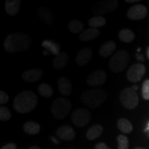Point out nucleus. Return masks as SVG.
<instances>
[{"label": "nucleus", "mask_w": 149, "mask_h": 149, "mask_svg": "<svg viewBox=\"0 0 149 149\" xmlns=\"http://www.w3.org/2000/svg\"><path fill=\"white\" fill-rule=\"evenodd\" d=\"M32 39L28 35L17 32L12 33L6 37L3 42V47L7 52L17 53L23 51H27L31 47Z\"/></svg>", "instance_id": "nucleus-1"}, {"label": "nucleus", "mask_w": 149, "mask_h": 149, "mask_svg": "<svg viewBox=\"0 0 149 149\" xmlns=\"http://www.w3.org/2000/svg\"><path fill=\"white\" fill-rule=\"evenodd\" d=\"M38 99L37 95L31 91H23L14 98L13 107L17 113H27L37 107Z\"/></svg>", "instance_id": "nucleus-2"}, {"label": "nucleus", "mask_w": 149, "mask_h": 149, "mask_svg": "<svg viewBox=\"0 0 149 149\" xmlns=\"http://www.w3.org/2000/svg\"><path fill=\"white\" fill-rule=\"evenodd\" d=\"M108 94L102 89H92L83 92L80 95V100L91 109H97L107 100Z\"/></svg>", "instance_id": "nucleus-3"}, {"label": "nucleus", "mask_w": 149, "mask_h": 149, "mask_svg": "<svg viewBox=\"0 0 149 149\" xmlns=\"http://www.w3.org/2000/svg\"><path fill=\"white\" fill-rule=\"evenodd\" d=\"M130 56L127 51L121 50L114 54L110 59L109 67L113 73H120L128 65Z\"/></svg>", "instance_id": "nucleus-4"}, {"label": "nucleus", "mask_w": 149, "mask_h": 149, "mask_svg": "<svg viewBox=\"0 0 149 149\" xmlns=\"http://www.w3.org/2000/svg\"><path fill=\"white\" fill-rule=\"evenodd\" d=\"M71 109V103L70 100L59 98L54 100L51 105V111L53 114L54 118L56 119H63L69 114L70 110Z\"/></svg>", "instance_id": "nucleus-5"}, {"label": "nucleus", "mask_w": 149, "mask_h": 149, "mask_svg": "<svg viewBox=\"0 0 149 149\" xmlns=\"http://www.w3.org/2000/svg\"><path fill=\"white\" fill-rule=\"evenodd\" d=\"M120 101L126 109H133L139 104V96L133 88L127 87L120 93Z\"/></svg>", "instance_id": "nucleus-6"}, {"label": "nucleus", "mask_w": 149, "mask_h": 149, "mask_svg": "<svg viewBox=\"0 0 149 149\" xmlns=\"http://www.w3.org/2000/svg\"><path fill=\"white\" fill-rule=\"evenodd\" d=\"M91 119V114L90 111L85 108H80L75 109L71 113L72 123L78 128H84Z\"/></svg>", "instance_id": "nucleus-7"}, {"label": "nucleus", "mask_w": 149, "mask_h": 149, "mask_svg": "<svg viewBox=\"0 0 149 149\" xmlns=\"http://www.w3.org/2000/svg\"><path fill=\"white\" fill-rule=\"evenodd\" d=\"M118 2L116 0H106L96 3L92 8V13L95 16H102L112 13L117 8Z\"/></svg>", "instance_id": "nucleus-8"}, {"label": "nucleus", "mask_w": 149, "mask_h": 149, "mask_svg": "<svg viewBox=\"0 0 149 149\" xmlns=\"http://www.w3.org/2000/svg\"><path fill=\"white\" fill-rule=\"evenodd\" d=\"M146 73V67L141 63H136L130 66L127 72V79L132 83H137L142 80Z\"/></svg>", "instance_id": "nucleus-9"}, {"label": "nucleus", "mask_w": 149, "mask_h": 149, "mask_svg": "<svg viewBox=\"0 0 149 149\" xmlns=\"http://www.w3.org/2000/svg\"><path fill=\"white\" fill-rule=\"evenodd\" d=\"M107 80L106 72L103 70H96L88 75L87 85L91 87H99L103 85Z\"/></svg>", "instance_id": "nucleus-10"}, {"label": "nucleus", "mask_w": 149, "mask_h": 149, "mask_svg": "<svg viewBox=\"0 0 149 149\" xmlns=\"http://www.w3.org/2000/svg\"><path fill=\"white\" fill-rule=\"evenodd\" d=\"M148 14V9L145 6L142 4H137L131 7L127 12L128 18L134 21L142 20L146 17Z\"/></svg>", "instance_id": "nucleus-11"}, {"label": "nucleus", "mask_w": 149, "mask_h": 149, "mask_svg": "<svg viewBox=\"0 0 149 149\" xmlns=\"http://www.w3.org/2000/svg\"><path fill=\"white\" fill-rule=\"evenodd\" d=\"M43 76V70L40 68L27 70L22 74V78L27 83H34L42 79Z\"/></svg>", "instance_id": "nucleus-12"}, {"label": "nucleus", "mask_w": 149, "mask_h": 149, "mask_svg": "<svg viewBox=\"0 0 149 149\" xmlns=\"http://www.w3.org/2000/svg\"><path fill=\"white\" fill-rule=\"evenodd\" d=\"M92 50L89 47H84L79 51V52L76 55L75 61L76 64L80 66H83L87 65L92 58Z\"/></svg>", "instance_id": "nucleus-13"}, {"label": "nucleus", "mask_w": 149, "mask_h": 149, "mask_svg": "<svg viewBox=\"0 0 149 149\" xmlns=\"http://www.w3.org/2000/svg\"><path fill=\"white\" fill-rule=\"evenodd\" d=\"M56 136L65 141H71L75 137V132L69 125H63L56 130Z\"/></svg>", "instance_id": "nucleus-14"}, {"label": "nucleus", "mask_w": 149, "mask_h": 149, "mask_svg": "<svg viewBox=\"0 0 149 149\" xmlns=\"http://www.w3.org/2000/svg\"><path fill=\"white\" fill-rule=\"evenodd\" d=\"M59 92L63 96H70L72 93V83L67 77H60L57 81Z\"/></svg>", "instance_id": "nucleus-15"}, {"label": "nucleus", "mask_w": 149, "mask_h": 149, "mask_svg": "<svg viewBox=\"0 0 149 149\" xmlns=\"http://www.w3.org/2000/svg\"><path fill=\"white\" fill-rule=\"evenodd\" d=\"M37 16L43 23L47 25H50L54 22V15L52 12L44 6H41L38 8Z\"/></svg>", "instance_id": "nucleus-16"}, {"label": "nucleus", "mask_w": 149, "mask_h": 149, "mask_svg": "<svg viewBox=\"0 0 149 149\" xmlns=\"http://www.w3.org/2000/svg\"><path fill=\"white\" fill-rule=\"evenodd\" d=\"M69 61V56L66 52H61L58 56H55L53 61H52V65L56 70H63L67 65Z\"/></svg>", "instance_id": "nucleus-17"}, {"label": "nucleus", "mask_w": 149, "mask_h": 149, "mask_svg": "<svg viewBox=\"0 0 149 149\" xmlns=\"http://www.w3.org/2000/svg\"><path fill=\"white\" fill-rule=\"evenodd\" d=\"M115 49H116V43L113 41H108L106 42L103 43V45L99 50V53L101 57L107 58L111 56Z\"/></svg>", "instance_id": "nucleus-18"}, {"label": "nucleus", "mask_w": 149, "mask_h": 149, "mask_svg": "<svg viewBox=\"0 0 149 149\" xmlns=\"http://www.w3.org/2000/svg\"><path fill=\"white\" fill-rule=\"evenodd\" d=\"M21 1L20 0H7L5 2L6 13L11 17L17 15L20 10Z\"/></svg>", "instance_id": "nucleus-19"}, {"label": "nucleus", "mask_w": 149, "mask_h": 149, "mask_svg": "<svg viewBox=\"0 0 149 149\" xmlns=\"http://www.w3.org/2000/svg\"><path fill=\"white\" fill-rule=\"evenodd\" d=\"M100 32L99 29L89 27V28L84 30V32L80 35L79 38L82 42H88V41H91V40L97 38L100 36Z\"/></svg>", "instance_id": "nucleus-20"}, {"label": "nucleus", "mask_w": 149, "mask_h": 149, "mask_svg": "<svg viewBox=\"0 0 149 149\" xmlns=\"http://www.w3.org/2000/svg\"><path fill=\"white\" fill-rule=\"evenodd\" d=\"M42 47L45 48L46 50L49 51L51 53H52L54 56H58L61 53V46L59 43L53 42L52 40H44L42 42Z\"/></svg>", "instance_id": "nucleus-21"}, {"label": "nucleus", "mask_w": 149, "mask_h": 149, "mask_svg": "<svg viewBox=\"0 0 149 149\" xmlns=\"http://www.w3.org/2000/svg\"><path fill=\"white\" fill-rule=\"evenodd\" d=\"M104 129L100 124H94L88 129L86 133V138L89 140H95L101 135Z\"/></svg>", "instance_id": "nucleus-22"}, {"label": "nucleus", "mask_w": 149, "mask_h": 149, "mask_svg": "<svg viewBox=\"0 0 149 149\" xmlns=\"http://www.w3.org/2000/svg\"><path fill=\"white\" fill-rule=\"evenodd\" d=\"M23 131L30 135H36L41 131V126L37 122L27 121L23 124Z\"/></svg>", "instance_id": "nucleus-23"}, {"label": "nucleus", "mask_w": 149, "mask_h": 149, "mask_svg": "<svg viewBox=\"0 0 149 149\" xmlns=\"http://www.w3.org/2000/svg\"><path fill=\"white\" fill-rule=\"evenodd\" d=\"M117 126L118 130L124 134H128L133 131V125L125 118H121L118 120Z\"/></svg>", "instance_id": "nucleus-24"}, {"label": "nucleus", "mask_w": 149, "mask_h": 149, "mask_svg": "<svg viewBox=\"0 0 149 149\" xmlns=\"http://www.w3.org/2000/svg\"><path fill=\"white\" fill-rule=\"evenodd\" d=\"M118 38L122 41L123 42L130 43L133 42L135 38V34L134 32L127 28H123L118 32Z\"/></svg>", "instance_id": "nucleus-25"}, {"label": "nucleus", "mask_w": 149, "mask_h": 149, "mask_svg": "<svg viewBox=\"0 0 149 149\" xmlns=\"http://www.w3.org/2000/svg\"><path fill=\"white\" fill-rule=\"evenodd\" d=\"M68 29L71 33L74 34H81L84 32V24L79 20H71L68 23Z\"/></svg>", "instance_id": "nucleus-26"}, {"label": "nucleus", "mask_w": 149, "mask_h": 149, "mask_svg": "<svg viewBox=\"0 0 149 149\" xmlns=\"http://www.w3.org/2000/svg\"><path fill=\"white\" fill-rule=\"evenodd\" d=\"M37 91L39 95L44 98H50L53 95V89L50 85L47 83H42L38 85Z\"/></svg>", "instance_id": "nucleus-27"}, {"label": "nucleus", "mask_w": 149, "mask_h": 149, "mask_svg": "<svg viewBox=\"0 0 149 149\" xmlns=\"http://www.w3.org/2000/svg\"><path fill=\"white\" fill-rule=\"evenodd\" d=\"M88 24L90 27L93 28H99L106 25V19L102 16H95L92 17L88 20Z\"/></svg>", "instance_id": "nucleus-28"}, {"label": "nucleus", "mask_w": 149, "mask_h": 149, "mask_svg": "<svg viewBox=\"0 0 149 149\" xmlns=\"http://www.w3.org/2000/svg\"><path fill=\"white\" fill-rule=\"evenodd\" d=\"M118 148V149H128L129 142L128 139L123 134H120L117 137Z\"/></svg>", "instance_id": "nucleus-29"}, {"label": "nucleus", "mask_w": 149, "mask_h": 149, "mask_svg": "<svg viewBox=\"0 0 149 149\" xmlns=\"http://www.w3.org/2000/svg\"><path fill=\"white\" fill-rule=\"evenodd\" d=\"M12 117L10 110L7 107H1L0 108V119L2 121H8Z\"/></svg>", "instance_id": "nucleus-30"}, {"label": "nucleus", "mask_w": 149, "mask_h": 149, "mask_svg": "<svg viewBox=\"0 0 149 149\" xmlns=\"http://www.w3.org/2000/svg\"><path fill=\"white\" fill-rule=\"evenodd\" d=\"M142 95L146 100H149V80H145L142 86Z\"/></svg>", "instance_id": "nucleus-31"}, {"label": "nucleus", "mask_w": 149, "mask_h": 149, "mask_svg": "<svg viewBox=\"0 0 149 149\" xmlns=\"http://www.w3.org/2000/svg\"><path fill=\"white\" fill-rule=\"evenodd\" d=\"M8 100H9L8 95L6 92H4V91H0V104H6L7 102L8 101Z\"/></svg>", "instance_id": "nucleus-32"}, {"label": "nucleus", "mask_w": 149, "mask_h": 149, "mask_svg": "<svg viewBox=\"0 0 149 149\" xmlns=\"http://www.w3.org/2000/svg\"><path fill=\"white\" fill-rule=\"evenodd\" d=\"M95 149H112L111 148H109L104 143H100L96 144Z\"/></svg>", "instance_id": "nucleus-33"}, {"label": "nucleus", "mask_w": 149, "mask_h": 149, "mask_svg": "<svg viewBox=\"0 0 149 149\" xmlns=\"http://www.w3.org/2000/svg\"><path fill=\"white\" fill-rule=\"evenodd\" d=\"M1 149H17L16 144L13 143H9L6 144L5 146H3Z\"/></svg>", "instance_id": "nucleus-34"}, {"label": "nucleus", "mask_w": 149, "mask_h": 149, "mask_svg": "<svg viewBox=\"0 0 149 149\" xmlns=\"http://www.w3.org/2000/svg\"><path fill=\"white\" fill-rule=\"evenodd\" d=\"M125 2L130 3H136V2H138V1H137V0H126Z\"/></svg>", "instance_id": "nucleus-35"}, {"label": "nucleus", "mask_w": 149, "mask_h": 149, "mask_svg": "<svg viewBox=\"0 0 149 149\" xmlns=\"http://www.w3.org/2000/svg\"><path fill=\"white\" fill-rule=\"evenodd\" d=\"M28 149H41L39 147H37V146H33V147H31V148H29Z\"/></svg>", "instance_id": "nucleus-36"}, {"label": "nucleus", "mask_w": 149, "mask_h": 149, "mask_svg": "<svg viewBox=\"0 0 149 149\" xmlns=\"http://www.w3.org/2000/svg\"><path fill=\"white\" fill-rule=\"evenodd\" d=\"M147 56H148V58L149 59V47L148 48V50H147Z\"/></svg>", "instance_id": "nucleus-37"}, {"label": "nucleus", "mask_w": 149, "mask_h": 149, "mask_svg": "<svg viewBox=\"0 0 149 149\" xmlns=\"http://www.w3.org/2000/svg\"><path fill=\"white\" fill-rule=\"evenodd\" d=\"M133 89L134 90V91H135V90H137V89H138V86H137V85H136V86L134 85V86L133 87Z\"/></svg>", "instance_id": "nucleus-38"}, {"label": "nucleus", "mask_w": 149, "mask_h": 149, "mask_svg": "<svg viewBox=\"0 0 149 149\" xmlns=\"http://www.w3.org/2000/svg\"><path fill=\"white\" fill-rule=\"evenodd\" d=\"M134 149H146V148H136Z\"/></svg>", "instance_id": "nucleus-39"}, {"label": "nucleus", "mask_w": 149, "mask_h": 149, "mask_svg": "<svg viewBox=\"0 0 149 149\" xmlns=\"http://www.w3.org/2000/svg\"><path fill=\"white\" fill-rule=\"evenodd\" d=\"M148 128H149V123H148Z\"/></svg>", "instance_id": "nucleus-40"}]
</instances>
